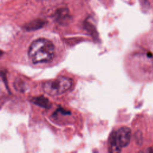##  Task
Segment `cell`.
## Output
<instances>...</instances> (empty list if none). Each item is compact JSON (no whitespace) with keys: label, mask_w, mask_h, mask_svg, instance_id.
Returning a JSON list of instances; mask_svg holds the SVG:
<instances>
[{"label":"cell","mask_w":153,"mask_h":153,"mask_svg":"<svg viewBox=\"0 0 153 153\" xmlns=\"http://www.w3.org/2000/svg\"><path fill=\"white\" fill-rule=\"evenodd\" d=\"M43 25H44V21L40 20H36L29 23L26 26V29L27 30L38 29L41 27Z\"/></svg>","instance_id":"cell-5"},{"label":"cell","mask_w":153,"mask_h":153,"mask_svg":"<svg viewBox=\"0 0 153 153\" xmlns=\"http://www.w3.org/2000/svg\"><path fill=\"white\" fill-rule=\"evenodd\" d=\"M33 102L42 108H48L50 107V103L47 99L44 97H38L33 99Z\"/></svg>","instance_id":"cell-4"},{"label":"cell","mask_w":153,"mask_h":153,"mask_svg":"<svg viewBox=\"0 0 153 153\" xmlns=\"http://www.w3.org/2000/svg\"><path fill=\"white\" fill-rule=\"evenodd\" d=\"M72 84V81L70 78L63 76L44 82L42 88L46 94L56 96L66 92L71 88Z\"/></svg>","instance_id":"cell-2"},{"label":"cell","mask_w":153,"mask_h":153,"mask_svg":"<svg viewBox=\"0 0 153 153\" xmlns=\"http://www.w3.org/2000/svg\"><path fill=\"white\" fill-rule=\"evenodd\" d=\"M54 56V46L48 39L39 38L33 41L28 50V56L35 64L49 62Z\"/></svg>","instance_id":"cell-1"},{"label":"cell","mask_w":153,"mask_h":153,"mask_svg":"<svg viewBox=\"0 0 153 153\" xmlns=\"http://www.w3.org/2000/svg\"><path fill=\"white\" fill-rule=\"evenodd\" d=\"M131 130L127 127H122L112 132L109 139V151L120 152L122 148L127 146L131 139Z\"/></svg>","instance_id":"cell-3"}]
</instances>
